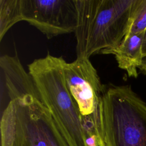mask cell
Here are the masks:
<instances>
[{
	"label": "cell",
	"mask_w": 146,
	"mask_h": 146,
	"mask_svg": "<svg viewBox=\"0 0 146 146\" xmlns=\"http://www.w3.org/2000/svg\"><path fill=\"white\" fill-rule=\"evenodd\" d=\"M62 56L48 53L28 65L43 104L49 110L67 146H87L76 105L67 88Z\"/></svg>",
	"instance_id": "7a4b0ae2"
},
{
	"label": "cell",
	"mask_w": 146,
	"mask_h": 146,
	"mask_svg": "<svg viewBox=\"0 0 146 146\" xmlns=\"http://www.w3.org/2000/svg\"><path fill=\"white\" fill-rule=\"evenodd\" d=\"M0 129L1 146H67L49 110L31 95L7 104Z\"/></svg>",
	"instance_id": "277c9868"
},
{
	"label": "cell",
	"mask_w": 146,
	"mask_h": 146,
	"mask_svg": "<svg viewBox=\"0 0 146 146\" xmlns=\"http://www.w3.org/2000/svg\"><path fill=\"white\" fill-rule=\"evenodd\" d=\"M67 88L79 112L83 127L100 128V106L105 87L90 59L76 58L64 63Z\"/></svg>",
	"instance_id": "5b68a950"
},
{
	"label": "cell",
	"mask_w": 146,
	"mask_h": 146,
	"mask_svg": "<svg viewBox=\"0 0 146 146\" xmlns=\"http://www.w3.org/2000/svg\"><path fill=\"white\" fill-rule=\"evenodd\" d=\"M146 30V0H134L128 34H139Z\"/></svg>",
	"instance_id": "30bf717a"
},
{
	"label": "cell",
	"mask_w": 146,
	"mask_h": 146,
	"mask_svg": "<svg viewBox=\"0 0 146 146\" xmlns=\"http://www.w3.org/2000/svg\"><path fill=\"white\" fill-rule=\"evenodd\" d=\"M141 71H143V72H145V74H146V57L143 58V63L142 65L140 68Z\"/></svg>",
	"instance_id": "7c38bea8"
},
{
	"label": "cell",
	"mask_w": 146,
	"mask_h": 146,
	"mask_svg": "<svg viewBox=\"0 0 146 146\" xmlns=\"http://www.w3.org/2000/svg\"><path fill=\"white\" fill-rule=\"evenodd\" d=\"M144 32L127 34L121 43L116 48L108 50L103 54H112L118 67L126 71L129 77L136 78L137 68H140L144 56L142 45Z\"/></svg>",
	"instance_id": "ba28073f"
},
{
	"label": "cell",
	"mask_w": 146,
	"mask_h": 146,
	"mask_svg": "<svg viewBox=\"0 0 146 146\" xmlns=\"http://www.w3.org/2000/svg\"><path fill=\"white\" fill-rule=\"evenodd\" d=\"M23 21L22 0H0V40L15 23Z\"/></svg>",
	"instance_id": "9c48e42d"
},
{
	"label": "cell",
	"mask_w": 146,
	"mask_h": 146,
	"mask_svg": "<svg viewBox=\"0 0 146 146\" xmlns=\"http://www.w3.org/2000/svg\"><path fill=\"white\" fill-rule=\"evenodd\" d=\"M0 68L1 84L4 85L1 88L4 87L9 102L27 95H31L41 100L30 74L25 70L17 55H2Z\"/></svg>",
	"instance_id": "52a82bcc"
},
{
	"label": "cell",
	"mask_w": 146,
	"mask_h": 146,
	"mask_svg": "<svg viewBox=\"0 0 146 146\" xmlns=\"http://www.w3.org/2000/svg\"><path fill=\"white\" fill-rule=\"evenodd\" d=\"M23 21L48 39L75 33L78 26L75 0H22Z\"/></svg>",
	"instance_id": "8992f818"
},
{
	"label": "cell",
	"mask_w": 146,
	"mask_h": 146,
	"mask_svg": "<svg viewBox=\"0 0 146 146\" xmlns=\"http://www.w3.org/2000/svg\"><path fill=\"white\" fill-rule=\"evenodd\" d=\"M76 58L117 47L129 31L134 0H75Z\"/></svg>",
	"instance_id": "6da1fadb"
},
{
	"label": "cell",
	"mask_w": 146,
	"mask_h": 146,
	"mask_svg": "<svg viewBox=\"0 0 146 146\" xmlns=\"http://www.w3.org/2000/svg\"><path fill=\"white\" fill-rule=\"evenodd\" d=\"M97 144H98V146H106L103 139H97Z\"/></svg>",
	"instance_id": "4fadbf2b"
},
{
	"label": "cell",
	"mask_w": 146,
	"mask_h": 146,
	"mask_svg": "<svg viewBox=\"0 0 146 146\" xmlns=\"http://www.w3.org/2000/svg\"><path fill=\"white\" fill-rule=\"evenodd\" d=\"M142 53L144 58L146 57V30L144 32V38H143V42L142 45Z\"/></svg>",
	"instance_id": "8fae6325"
},
{
	"label": "cell",
	"mask_w": 146,
	"mask_h": 146,
	"mask_svg": "<svg viewBox=\"0 0 146 146\" xmlns=\"http://www.w3.org/2000/svg\"><path fill=\"white\" fill-rule=\"evenodd\" d=\"M100 124L106 146H146V103L129 85L105 87Z\"/></svg>",
	"instance_id": "3957f363"
}]
</instances>
